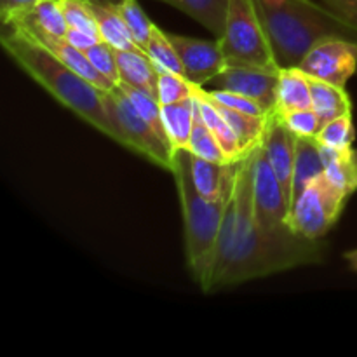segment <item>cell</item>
Segmentation results:
<instances>
[{
	"label": "cell",
	"mask_w": 357,
	"mask_h": 357,
	"mask_svg": "<svg viewBox=\"0 0 357 357\" xmlns=\"http://www.w3.org/2000/svg\"><path fill=\"white\" fill-rule=\"evenodd\" d=\"M255 150L237 160L216 243L211 291L321 261L319 241L295 232H267L258 225L253 208Z\"/></svg>",
	"instance_id": "6da1fadb"
},
{
	"label": "cell",
	"mask_w": 357,
	"mask_h": 357,
	"mask_svg": "<svg viewBox=\"0 0 357 357\" xmlns=\"http://www.w3.org/2000/svg\"><path fill=\"white\" fill-rule=\"evenodd\" d=\"M279 68H296L326 38L357 42V28L319 0H253Z\"/></svg>",
	"instance_id": "7a4b0ae2"
},
{
	"label": "cell",
	"mask_w": 357,
	"mask_h": 357,
	"mask_svg": "<svg viewBox=\"0 0 357 357\" xmlns=\"http://www.w3.org/2000/svg\"><path fill=\"white\" fill-rule=\"evenodd\" d=\"M0 42H2L3 51L20 65V68L24 70L63 107L72 110L105 136L121 143V135L105 108L103 98H101L103 91L87 82L70 66L59 61L44 45L16 28H10V31L3 33Z\"/></svg>",
	"instance_id": "3957f363"
},
{
	"label": "cell",
	"mask_w": 357,
	"mask_h": 357,
	"mask_svg": "<svg viewBox=\"0 0 357 357\" xmlns=\"http://www.w3.org/2000/svg\"><path fill=\"white\" fill-rule=\"evenodd\" d=\"M171 173L176 180L181 213H183L185 253H187L188 268L199 288L204 293H211L216 243L232 190L216 201L202 197L192 181L188 150H178L174 153Z\"/></svg>",
	"instance_id": "277c9868"
},
{
	"label": "cell",
	"mask_w": 357,
	"mask_h": 357,
	"mask_svg": "<svg viewBox=\"0 0 357 357\" xmlns=\"http://www.w3.org/2000/svg\"><path fill=\"white\" fill-rule=\"evenodd\" d=\"M227 66L281 70L253 0H229L225 31L218 38Z\"/></svg>",
	"instance_id": "5b68a950"
},
{
	"label": "cell",
	"mask_w": 357,
	"mask_h": 357,
	"mask_svg": "<svg viewBox=\"0 0 357 357\" xmlns=\"http://www.w3.org/2000/svg\"><path fill=\"white\" fill-rule=\"evenodd\" d=\"M105 108L121 135V145L142 153L143 157L164 169H173L174 152L171 146L153 131L152 126L139 115L129 98L117 86L112 91H103Z\"/></svg>",
	"instance_id": "8992f818"
},
{
	"label": "cell",
	"mask_w": 357,
	"mask_h": 357,
	"mask_svg": "<svg viewBox=\"0 0 357 357\" xmlns=\"http://www.w3.org/2000/svg\"><path fill=\"white\" fill-rule=\"evenodd\" d=\"M347 199L349 195L321 174L293 201L286 223L296 236L319 241L338 222Z\"/></svg>",
	"instance_id": "52a82bcc"
},
{
	"label": "cell",
	"mask_w": 357,
	"mask_h": 357,
	"mask_svg": "<svg viewBox=\"0 0 357 357\" xmlns=\"http://www.w3.org/2000/svg\"><path fill=\"white\" fill-rule=\"evenodd\" d=\"M253 208L258 225L267 232H291L288 227L289 204L264 145L255 150Z\"/></svg>",
	"instance_id": "ba28073f"
},
{
	"label": "cell",
	"mask_w": 357,
	"mask_h": 357,
	"mask_svg": "<svg viewBox=\"0 0 357 357\" xmlns=\"http://www.w3.org/2000/svg\"><path fill=\"white\" fill-rule=\"evenodd\" d=\"M296 68L314 79L345 87L357 72V42L326 38L314 45Z\"/></svg>",
	"instance_id": "9c48e42d"
},
{
	"label": "cell",
	"mask_w": 357,
	"mask_h": 357,
	"mask_svg": "<svg viewBox=\"0 0 357 357\" xmlns=\"http://www.w3.org/2000/svg\"><path fill=\"white\" fill-rule=\"evenodd\" d=\"M281 70L251 68V66H227L211 82L209 89L230 91L261 105L267 114L278 107V84Z\"/></svg>",
	"instance_id": "30bf717a"
},
{
	"label": "cell",
	"mask_w": 357,
	"mask_h": 357,
	"mask_svg": "<svg viewBox=\"0 0 357 357\" xmlns=\"http://www.w3.org/2000/svg\"><path fill=\"white\" fill-rule=\"evenodd\" d=\"M183 65V75L188 82L204 87L220 72L227 68L220 40H201L178 33H167Z\"/></svg>",
	"instance_id": "8fae6325"
},
{
	"label": "cell",
	"mask_w": 357,
	"mask_h": 357,
	"mask_svg": "<svg viewBox=\"0 0 357 357\" xmlns=\"http://www.w3.org/2000/svg\"><path fill=\"white\" fill-rule=\"evenodd\" d=\"M295 143L296 136L288 129V126L282 122L281 115L278 112H272L267 117L265 126L264 145L267 152L268 160L274 167L278 180L281 183L282 192L286 195L289 208L293 202V171H295Z\"/></svg>",
	"instance_id": "7c38bea8"
},
{
	"label": "cell",
	"mask_w": 357,
	"mask_h": 357,
	"mask_svg": "<svg viewBox=\"0 0 357 357\" xmlns=\"http://www.w3.org/2000/svg\"><path fill=\"white\" fill-rule=\"evenodd\" d=\"M7 26L23 31L28 37L33 38L35 42L44 45V47L47 49V51H51L59 61H63L66 66H70L73 72L79 73L80 77H84L87 82H91L100 91H112L115 87V84L112 82V80H108L107 77L89 61L86 52H82L80 49H77L75 45L70 44V42L66 40V37H56V35L47 33V31L31 26V24L26 23H13L7 24Z\"/></svg>",
	"instance_id": "4fadbf2b"
},
{
	"label": "cell",
	"mask_w": 357,
	"mask_h": 357,
	"mask_svg": "<svg viewBox=\"0 0 357 357\" xmlns=\"http://www.w3.org/2000/svg\"><path fill=\"white\" fill-rule=\"evenodd\" d=\"M236 171L237 160L230 164H222L190 153L192 181H194L199 194L209 201L222 199L223 195L232 190Z\"/></svg>",
	"instance_id": "5bb4252c"
},
{
	"label": "cell",
	"mask_w": 357,
	"mask_h": 357,
	"mask_svg": "<svg viewBox=\"0 0 357 357\" xmlns=\"http://www.w3.org/2000/svg\"><path fill=\"white\" fill-rule=\"evenodd\" d=\"M91 10L96 17L98 28H100L101 40L110 44L114 49L119 51H132V52H145L132 38L128 24L122 20L119 10L115 9L114 3H101L89 0Z\"/></svg>",
	"instance_id": "9a60e30c"
},
{
	"label": "cell",
	"mask_w": 357,
	"mask_h": 357,
	"mask_svg": "<svg viewBox=\"0 0 357 357\" xmlns=\"http://www.w3.org/2000/svg\"><path fill=\"white\" fill-rule=\"evenodd\" d=\"M321 157L324 162V176L351 197L357 190V150L352 146L330 149L321 145Z\"/></svg>",
	"instance_id": "2e32d148"
},
{
	"label": "cell",
	"mask_w": 357,
	"mask_h": 357,
	"mask_svg": "<svg viewBox=\"0 0 357 357\" xmlns=\"http://www.w3.org/2000/svg\"><path fill=\"white\" fill-rule=\"evenodd\" d=\"M115 54H117L121 82L131 84V86L159 98V82H157L159 75H157V66L146 56V52L119 51V49H115Z\"/></svg>",
	"instance_id": "e0dca14e"
},
{
	"label": "cell",
	"mask_w": 357,
	"mask_h": 357,
	"mask_svg": "<svg viewBox=\"0 0 357 357\" xmlns=\"http://www.w3.org/2000/svg\"><path fill=\"white\" fill-rule=\"evenodd\" d=\"M194 94L199 100V108H201V115L202 119H204L206 126H208L209 131L215 135V138L218 139L220 146H222L223 153L227 155L229 162H236V160L243 159V150H241L239 139H237L236 132L232 131V128H230L229 122L225 121V117L220 114L215 101L206 94L204 87L195 86L194 84Z\"/></svg>",
	"instance_id": "ac0fdd59"
},
{
	"label": "cell",
	"mask_w": 357,
	"mask_h": 357,
	"mask_svg": "<svg viewBox=\"0 0 357 357\" xmlns=\"http://www.w3.org/2000/svg\"><path fill=\"white\" fill-rule=\"evenodd\" d=\"M312 108V93L307 73L300 68H282L278 84V114Z\"/></svg>",
	"instance_id": "d6986e66"
},
{
	"label": "cell",
	"mask_w": 357,
	"mask_h": 357,
	"mask_svg": "<svg viewBox=\"0 0 357 357\" xmlns=\"http://www.w3.org/2000/svg\"><path fill=\"white\" fill-rule=\"evenodd\" d=\"M321 174H324L321 143L316 138H298L296 136L295 171H293V201L305 190L310 181H314Z\"/></svg>",
	"instance_id": "ffe728a7"
},
{
	"label": "cell",
	"mask_w": 357,
	"mask_h": 357,
	"mask_svg": "<svg viewBox=\"0 0 357 357\" xmlns=\"http://www.w3.org/2000/svg\"><path fill=\"white\" fill-rule=\"evenodd\" d=\"M309 80L310 93H312V110L319 115L323 124L345 114H352V101L345 87L314 77H309Z\"/></svg>",
	"instance_id": "44dd1931"
},
{
	"label": "cell",
	"mask_w": 357,
	"mask_h": 357,
	"mask_svg": "<svg viewBox=\"0 0 357 357\" xmlns=\"http://www.w3.org/2000/svg\"><path fill=\"white\" fill-rule=\"evenodd\" d=\"M162 122L173 152L187 150L194 129V96L176 103L162 105Z\"/></svg>",
	"instance_id": "7402d4cb"
},
{
	"label": "cell",
	"mask_w": 357,
	"mask_h": 357,
	"mask_svg": "<svg viewBox=\"0 0 357 357\" xmlns=\"http://www.w3.org/2000/svg\"><path fill=\"white\" fill-rule=\"evenodd\" d=\"M13 23H26L35 28L47 31V33L56 35V37H65L68 31V23L63 14L61 2L59 0H38L31 7H28L23 13L16 14L7 24Z\"/></svg>",
	"instance_id": "603a6c76"
},
{
	"label": "cell",
	"mask_w": 357,
	"mask_h": 357,
	"mask_svg": "<svg viewBox=\"0 0 357 357\" xmlns=\"http://www.w3.org/2000/svg\"><path fill=\"white\" fill-rule=\"evenodd\" d=\"M169 6L176 7L181 13L194 17L197 23L208 28L216 38H220L225 31L227 10L229 0H160Z\"/></svg>",
	"instance_id": "cb8c5ba5"
},
{
	"label": "cell",
	"mask_w": 357,
	"mask_h": 357,
	"mask_svg": "<svg viewBox=\"0 0 357 357\" xmlns=\"http://www.w3.org/2000/svg\"><path fill=\"white\" fill-rule=\"evenodd\" d=\"M215 105L220 110V114H222L223 117H225V121L229 122L232 131L236 132L237 139H239L241 150H243V155H248V153L253 152L258 145H261L268 115H251L244 114V112L232 110V108H227L223 107V105Z\"/></svg>",
	"instance_id": "d4e9b609"
},
{
	"label": "cell",
	"mask_w": 357,
	"mask_h": 357,
	"mask_svg": "<svg viewBox=\"0 0 357 357\" xmlns=\"http://www.w3.org/2000/svg\"><path fill=\"white\" fill-rule=\"evenodd\" d=\"M187 150L194 155L202 157V159L215 160V162L230 164L227 155L223 153L222 146H220L218 139L215 138L209 128L206 126L204 119L201 115V108H199V100L194 94V129H192L190 142H188Z\"/></svg>",
	"instance_id": "484cf974"
},
{
	"label": "cell",
	"mask_w": 357,
	"mask_h": 357,
	"mask_svg": "<svg viewBox=\"0 0 357 357\" xmlns=\"http://www.w3.org/2000/svg\"><path fill=\"white\" fill-rule=\"evenodd\" d=\"M119 89L129 98L132 105H135L136 110L139 112L143 119L149 122L150 126L153 128V131L164 139V142L169 145V139H167L166 135V129H164V122H162V105H160L159 98L152 96V94L145 93L143 89H138V87L131 86V84H126V82H119L117 84ZM171 146V145H169ZM173 150V149H171Z\"/></svg>",
	"instance_id": "4316f807"
},
{
	"label": "cell",
	"mask_w": 357,
	"mask_h": 357,
	"mask_svg": "<svg viewBox=\"0 0 357 357\" xmlns=\"http://www.w3.org/2000/svg\"><path fill=\"white\" fill-rule=\"evenodd\" d=\"M146 56L152 59L157 68L183 75V65H181V59L178 56L176 49H174V45L167 38L166 31H162L155 24H153L152 37H150L149 45H146Z\"/></svg>",
	"instance_id": "83f0119b"
},
{
	"label": "cell",
	"mask_w": 357,
	"mask_h": 357,
	"mask_svg": "<svg viewBox=\"0 0 357 357\" xmlns=\"http://www.w3.org/2000/svg\"><path fill=\"white\" fill-rule=\"evenodd\" d=\"M114 6L122 16V20L126 21V24H128L136 44L146 52V45H149L150 37H152L153 23L143 13L138 0H121V2L114 3Z\"/></svg>",
	"instance_id": "f1b7e54d"
},
{
	"label": "cell",
	"mask_w": 357,
	"mask_h": 357,
	"mask_svg": "<svg viewBox=\"0 0 357 357\" xmlns=\"http://www.w3.org/2000/svg\"><path fill=\"white\" fill-rule=\"evenodd\" d=\"M316 139L323 146H330V149H349V146H352L356 139L352 114H345L342 117L326 122L319 135L316 136Z\"/></svg>",
	"instance_id": "f546056e"
},
{
	"label": "cell",
	"mask_w": 357,
	"mask_h": 357,
	"mask_svg": "<svg viewBox=\"0 0 357 357\" xmlns=\"http://www.w3.org/2000/svg\"><path fill=\"white\" fill-rule=\"evenodd\" d=\"M59 2H61V9L68 28L82 30L101 40L100 28H98L96 17L91 10L89 0H59Z\"/></svg>",
	"instance_id": "4dcf8cb0"
},
{
	"label": "cell",
	"mask_w": 357,
	"mask_h": 357,
	"mask_svg": "<svg viewBox=\"0 0 357 357\" xmlns=\"http://www.w3.org/2000/svg\"><path fill=\"white\" fill-rule=\"evenodd\" d=\"M157 75H159L157 82H159L160 105H171L194 96V84L188 82L183 75L162 68H157Z\"/></svg>",
	"instance_id": "1f68e13d"
},
{
	"label": "cell",
	"mask_w": 357,
	"mask_h": 357,
	"mask_svg": "<svg viewBox=\"0 0 357 357\" xmlns=\"http://www.w3.org/2000/svg\"><path fill=\"white\" fill-rule=\"evenodd\" d=\"M279 115H281L282 122L288 126L289 131L295 136H298V138H316L324 126L319 115L312 108L286 112V114Z\"/></svg>",
	"instance_id": "d6a6232c"
},
{
	"label": "cell",
	"mask_w": 357,
	"mask_h": 357,
	"mask_svg": "<svg viewBox=\"0 0 357 357\" xmlns=\"http://www.w3.org/2000/svg\"><path fill=\"white\" fill-rule=\"evenodd\" d=\"M86 52V56L89 58V61L107 77L108 80L117 86L121 82V75H119V65H117V54H115V49L110 44H107L105 40L96 42L94 45H91Z\"/></svg>",
	"instance_id": "836d02e7"
},
{
	"label": "cell",
	"mask_w": 357,
	"mask_h": 357,
	"mask_svg": "<svg viewBox=\"0 0 357 357\" xmlns=\"http://www.w3.org/2000/svg\"><path fill=\"white\" fill-rule=\"evenodd\" d=\"M206 94L211 98L215 103L223 105L227 108H232V110L244 112V114L251 115H268L267 112L261 108V105H258L257 101L250 100L246 96H241V94L230 93V91H222V89H204Z\"/></svg>",
	"instance_id": "e575fe53"
},
{
	"label": "cell",
	"mask_w": 357,
	"mask_h": 357,
	"mask_svg": "<svg viewBox=\"0 0 357 357\" xmlns=\"http://www.w3.org/2000/svg\"><path fill=\"white\" fill-rule=\"evenodd\" d=\"M319 2L357 28V0H319Z\"/></svg>",
	"instance_id": "d590c367"
},
{
	"label": "cell",
	"mask_w": 357,
	"mask_h": 357,
	"mask_svg": "<svg viewBox=\"0 0 357 357\" xmlns=\"http://www.w3.org/2000/svg\"><path fill=\"white\" fill-rule=\"evenodd\" d=\"M37 2L38 0H0V16H2L3 24Z\"/></svg>",
	"instance_id": "8d00e7d4"
},
{
	"label": "cell",
	"mask_w": 357,
	"mask_h": 357,
	"mask_svg": "<svg viewBox=\"0 0 357 357\" xmlns=\"http://www.w3.org/2000/svg\"><path fill=\"white\" fill-rule=\"evenodd\" d=\"M66 40L70 42L72 45H75L77 49H80V51H87V49L91 47V45H94L96 42H100V38L93 37V35L86 33V31L82 30H77V28H68V31H66Z\"/></svg>",
	"instance_id": "74e56055"
},
{
	"label": "cell",
	"mask_w": 357,
	"mask_h": 357,
	"mask_svg": "<svg viewBox=\"0 0 357 357\" xmlns=\"http://www.w3.org/2000/svg\"><path fill=\"white\" fill-rule=\"evenodd\" d=\"M344 258H345V260H347V264L351 265L352 271L357 272V250L347 251V253L344 255Z\"/></svg>",
	"instance_id": "f35d334b"
}]
</instances>
